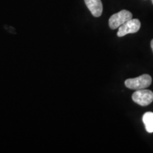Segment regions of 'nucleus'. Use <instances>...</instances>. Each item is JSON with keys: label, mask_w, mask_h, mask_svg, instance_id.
Returning <instances> with one entry per match:
<instances>
[{"label": "nucleus", "mask_w": 153, "mask_h": 153, "mask_svg": "<svg viewBox=\"0 0 153 153\" xmlns=\"http://www.w3.org/2000/svg\"><path fill=\"white\" fill-rule=\"evenodd\" d=\"M132 99L134 102L140 106H148L152 102L153 92L148 89H138L133 94Z\"/></svg>", "instance_id": "3"}, {"label": "nucleus", "mask_w": 153, "mask_h": 153, "mask_svg": "<svg viewBox=\"0 0 153 153\" xmlns=\"http://www.w3.org/2000/svg\"><path fill=\"white\" fill-rule=\"evenodd\" d=\"M152 4H153V0H152Z\"/></svg>", "instance_id": "8"}, {"label": "nucleus", "mask_w": 153, "mask_h": 153, "mask_svg": "<svg viewBox=\"0 0 153 153\" xmlns=\"http://www.w3.org/2000/svg\"><path fill=\"white\" fill-rule=\"evenodd\" d=\"M151 83H152V77L149 74H143L137 77L128 79L125 81L126 87L131 89H135V90L148 87Z\"/></svg>", "instance_id": "1"}, {"label": "nucleus", "mask_w": 153, "mask_h": 153, "mask_svg": "<svg viewBox=\"0 0 153 153\" xmlns=\"http://www.w3.org/2000/svg\"><path fill=\"white\" fill-rule=\"evenodd\" d=\"M132 18H133V15L131 12L127 10H121L110 17L108 24H109L110 28L114 30L119 28L122 24Z\"/></svg>", "instance_id": "2"}, {"label": "nucleus", "mask_w": 153, "mask_h": 153, "mask_svg": "<svg viewBox=\"0 0 153 153\" xmlns=\"http://www.w3.org/2000/svg\"><path fill=\"white\" fill-rule=\"evenodd\" d=\"M85 1L94 16H101L103 11V5L101 0H85Z\"/></svg>", "instance_id": "5"}, {"label": "nucleus", "mask_w": 153, "mask_h": 153, "mask_svg": "<svg viewBox=\"0 0 153 153\" xmlns=\"http://www.w3.org/2000/svg\"><path fill=\"white\" fill-rule=\"evenodd\" d=\"M143 122L148 133H153V112H147L143 115Z\"/></svg>", "instance_id": "6"}, {"label": "nucleus", "mask_w": 153, "mask_h": 153, "mask_svg": "<svg viewBox=\"0 0 153 153\" xmlns=\"http://www.w3.org/2000/svg\"><path fill=\"white\" fill-rule=\"evenodd\" d=\"M140 22L137 19H131L118 28L117 36L123 37L128 33H136L140 28Z\"/></svg>", "instance_id": "4"}, {"label": "nucleus", "mask_w": 153, "mask_h": 153, "mask_svg": "<svg viewBox=\"0 0 153 153\" xmlns=\"http://www.w3.org/2000/svg\"><path fill=\"white\" fill-rule=\"evenodd\" d=\"M151 48H152L153 51V39L152 40V41H151Z\"/></svg>", "instance_id": "7"}]
</instances>
